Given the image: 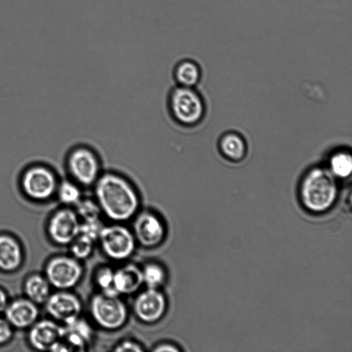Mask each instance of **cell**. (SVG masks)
<instances>
[{
	"label": "cell",
	"instance_id": "1",
	"mask_svg": "<svg viewBox=\"0 0 352 352\" xmlns=\"http://www.w3.org/2000/svg\"><path fill=\"white\" fill-rule=\"evenodd\" d=\"M101 212L115 221H124L138 212L140 198L133 181L123 173L104 170L92 186Z\"/></svg>",
	"mask_w": 352,
	"mask_h": 352
},
{
	"label": "cell",
	"instance_id": "2",
	"mask_svg": "<svg viewBox=\"0 0 352 352\" xmlns=\"http://www.w3.org/2000/svg\"><path fill=\"white\" fill-rule=\"evenodd\" d=\"M336 177L329 168L315 166L304 175L299 188V199L305 210L313 214L329 212L338 197Z\"/></svg>",
	"mask_w": 352,
	"mask_h": 352
},
{
	"label": "cell",
	"instance_id": "3",
	"mask_svg": "<svg viewBox=\"0 0 352 352\" xmlns=\"http://www.w3.org/2000/svg\"><path fill=\"white\" fill-rule=\"evenodd\" d=\"M166 102L170 117L181 126H196L204 118L205 104L195 88L175 85L168 93Z\"/></svg>",
	"mask_w": 352,
	"mask_h": 352
},
{
	"label": "cell",
	"instance_id": "4",
	"mask_svg": "<svg viewBox=\"0 0 352 352\" xmlns=\"http://www.w3.org/2000/svg\"><path fill=\"white\" fill-rule=\"evenodd\" d=\"M66 166L71 179L82 188H92L103 172L102 160L90 145L78 144L67 155Z\"/></svg>",
	"mask_w": 352,
	"mask_h": 352
},
{
	"label": "cell",
	"instance_id": "5",
	"mask_svg": "<svg viewBox=\"0 0 352 352\" xmlns=\"http://www.w3.org/2000/svg\"><path fill=\"white\" fill-rule=\"evenodd\" d=\"M89 310L94 322L101 328L109 331L121 328L128 318L126 306L119 296L102 292L91 298Z\"/></svg>",
	"mask_w": 352,
	"mask_h": 352
},
{
	"label": "cell",
	"instance_id": "6",
	"mask_svg": "<svg viewBox=\"0 0 352 352\" xmlns=\"http://www.w3.org/2000/svg\"><path fill=\"white\" fill-rule=\"evenodd\" d=\"M98 240L104 254L115 261H122L131 256L136 244L133 233L120 224L103 226Z\"/></svg>",
	"mask_w": 352,
	"mask_h": 352
},
{
	"label": "cell",
	"instance_id": "7",
	"mask_svg": "<svg viewBox=\"0 0 352 352\" xmlns=\"http://www.w3.org/2000/svg\"><path fill=\"white\" fill-rule=\"evenodd\" d=\"M83 268L79 260L74 256H58L50 259L45 267V277L50 285L67 290L80 280Z\"/></svg>",
	"mask_w": 352,
	"mask_h": 352
},
{
	"label": "cell",
	"instance_id": "8",
	"mask_svg": "<svg viewBox=\"0 0 352 352\" xmlns=\"http://www.w3.org/2000/svg\"><path fill=\"white\" fill-rule=\"evenodd\" d=\"M22 186L25 192L30 198L45 200L56 192L58 183L52 170L45 167L35 166L25 173Z\"/></svg>",
	"mask_w": 352,
	"mask_h": 352
},
{
	"label": "cell",
	"instance_id": "9",
	"mask_svg": "<svg viewBox=\"0 0 352 352\" xmlns=\"http://www.w3.org/2000/svg\"><path fill=\"white\" fill-rule=\"evenodd\" d=\"M166 305V297L159 289L146 287L135 297L133 310L140 321L150 324L163 317Z\"/></svg>",
	"mask_w": 352,
	"mask_h": 352
},
{
	"label": "cell",
	"instance_id": "10",
	"mask_svg": "<svg viewBox=\"0 0 352 352\" xmlns=\"http://www.w3.org/2000/svg\"><path fill=\"white\" fill-rule=\"evenodd\" d=\"M45 309L55 321L67 325L80 318L82 304L75 294L59 290L50 294L45 302Z\"/></svg>",
	"mask_w": 352,
	"mask_h": 352
},
{
	"label": "cell",
	"instance_id": "11",
	"mask_svg": "<svg viewBox=\"0 0 352 352\" xmlns=\"http://www.w3.org/2000/svg\"><path fill=\"white\" fill-rule=\"evenodd\" d=\"M80 220L76 211L62 208L50 220L48 233L52 240L59 245H69L79 234Z\"/></svg>",
	"mask_w": 352,
	"mask_h": 352
},
{
	"label": "cell",
	"instance_id": "12",
	"mask_svg": "<svg viewBox=\"0 0 352 352\" xmlns=\"http://www.w3.org/2000/svg\"><path fill=\"white\" fill-rule=\"evenodd\" d=\"M133 233L138 243L149 248L162 242L166 230L163 222L156 214L145 210L136 216Z\"/></svg>",
	"mask_w": 352,
	"mask_h": 352
},
{
	"label": "cell",
	"instance_id": "13",
	"mask_svg": "<svg viewBox=\"0 0 352 352\" xmlns=\"http://www.w3.org/2000/svg\"><path fill=\"white\" fill-rule=\"evenodd\" d=\"M30 327L28 340L33 348L38 351H56L63 336V326L55 320H43Z\"/></svg>",
	"mask_w": 352,
	"mask_h": 352
},
{
	"label": "cell",
	"instance_id": "14",
	"mask_svg": "<svg viewBox=\"0 0 352 352\" xmlns=\"http://www.w3.org/2000/svg\"><path fill=\"white\" fill-rule=\"evenodd\" d=\"M4 312L6 320L17 329L30 327L38 316L36 304L28 298L14 300L8 305Z\"/></svg>",
	"mask_w": 352,
	"mask_h": 352
},
{
	"label": "cell",
	"instance_id": "15",
	"mask_svg": "<svg viewBox=\"0 0 352 352\" xmlns=\"http://www.w3.org/2000/svg\"><path fill=\"white\" fill-rule=\"evenodd\" d=\"M143 284L142 269L127 263L114 270L113 285L119 296L136 292Z\"/></svg>",
	"mask_w": 352,
	"mask_h": 352
},
{
	"label": "cell",
	"instance_id": "16",
	"mask_svg": "<svg viewBox=\"0 0 352 352\" xmlns=\"http://www.w3.org/2000/svg\"><path fill=\"white\" fill-rule=\"evenodd\" d=\"M22 262V251L19 243L12 236L0 235V270H16Z\"/></svg>",
	"mask_w": 352,
	"mask_h": 352
},
{
	"label": "cell",
	"instance_id": "17",
	"mask_svg": "<svg viewBox=\"0 0 352 352\" xmlns=\"http://www.w3.org/2000/svg\"><path fill=\"white\" fill-rule=\"evenodd\" d=\"M201 77V71L199 64L192 59H182L174 67L173 78L176 85L192 87L199 83Z\"/></svg>",
	"mask_w": 352,
	"mask_h": 352
},
{
	"label": "cell",
	"instance_id": "18",
	"mask_svg": "<svg viewBox=\"0 0 352 352\" xmlns=\"http://www.w3.org/2000/svg\"><path fill=\"white\" fill-rule=\"evenodd\" d=\"M219 148L226 158L234 162L242 160L247 152L244 140L235 133L223 135L219 142Z\"/></svg>",
	"mask_w": 352,
	"mask_h": 352
},
{
	"label": "cell",
	"instance_id": "19",
	"mask_svg": "<svg viewBox=\"0 0 352 352\" xmlns=\"http://www.w3.org/2000/svg\"><path fill=\"white\" fill-rule=\"evenodd\" d=\"M50 284L46 277L34 274L25 282L24 291L29 300L36 305L45 303L50 296Z\"/></svg>",
	"mask_w": 352,
	"mask_h": 352
},
{
	"label": "cell",
	"instance_id": "20",
	"mask_svg": "<svg viewBox=\"0 0 352 352\" xmlns=\"http://www.w3.org/2000/svg\"><path fill=\"white\" fill-rule=\"evenodd\" d=\"M142 269L143 284L147 288L159 289L166 280L164 267L157 263H148Z\"/></svg>",
	"mask_w": 352,
	"mask_h": 352
},
{
	"label": "cell",
	"instance_id": "21",
	"mask_svg": "<svg viewBox=\"0 0 352 352\" xmlns=\"http://www.w3.org/2000/svg\"><path fill=\"white\" fill-rule=\"evenodd\" d=\"M329 170L336 177H348L352 171L351 155L344 151L334 153L329 160Z\"/></svg>",
	"mask_w": 352,
	"mask_h": 352
},
{
	"label": "cell",
	"instance_id": "22",
	"mask_svg": "<svg viewBox=\"0 0 352 352\" xmlns=\"http://www.w3.org/2000/svg\"><path fill=\"white\" fill-rule=\"evenodd\" d=\"M82 188L72 179H65L57 186L60 201L66 205H76L82 199Z\"/></svg>",
	"mask_w": 352,
	"mask_h": 352
},
{
	"label": "cell",
	"instance_id": "23",
	"mask_svg": "<svg viewBox=\"0 0 352 352\" xmlns=\"http://www.w3.org/2000/svg\"><path fill=\"white\" fill-rule=\"evenodd\" d=\"M113 276L114 270L109 266H102L96 270L94 280L100 292L107 295L119 296L114 288Z\"/></svg>",
	"mask_w": 352,
	"mask_h": 352
},
{
	"label": "cell",
	"instance_id": "24",
	"mask_svg": "<svg viewBox=\"0 0 352 352\" xmlns=\"http://www.w3.org/2000/svg\"><path fill=\"white\" fill-rule=\"evenodd\" d=\"M76 206V212L81 221L98 220L102 212L96 200L90 199L82 198Z\"/></svg>",
	"mask_w": 352,
	"mask_h": 352
},
{
	"label": "cell",
	"instance_id": "25",
	"mask_svg": "<svg viewBox=\"0 0 352 352\" xmlns=\"http://www.w3.org/2000/svg\"><path fill=\"white\" fill-rule=\"evenodd\" d=\"M94 243L93 239L79 234L69 244L72 256L78 260L87 258L93 251Z\"/></svg>",
	"mask_w": 352,
	"mask_h": 352
},
{
	"label": "cell",
	"instance_id": "26",
	"mask_svg": "<svg viewBox=\"0 0 352 352\" xmlns=\"http://www.w3.org/2000/svg\"><path fill=\"white\" fill-rule=\"evenodd\" d=\"M100 219L94 221H80L79 234L85 235L94 241L98 239L102 228Z\"/></svg>",
	"mask_w": 352,
	"mask_h": 352
},
{
	"label": "cell",
	"instance_id": "27",
	"mask_svg": "<svg viewBox=\"0 0 352 352\" xmlns=\"http://www.w3.org/2000/svg\"><path fill=\"white\" fill-rule=\"evenodd\" d=\"M113 351L117 352H139L142 351L143 348L135 340H124L120 342L116 346H114Z\"/></svg>",
	"mask_w": 352,
	"mask_h": 352
},
{
	"label": "cell",
	"instance_id": "28",
	"mask_svg": "<svg viewBox=\"0 0 352 352\" xmlns=\"http://www.w3.org/2000/svg\"><path fill=\"white\" fill-rule=\"evenodd\" d=\"M12 326L6 320L0 317V344L9 341L12 336Z\"/></svg>",
	"mask_w": 352,
	"mask_h": 352
},
{
	"label": "cell",
	"instance_id": "29",
	"mask_svg": "<svg viewBox=\"0 0 352 352\" xmlns=\"http://www.w3.org/2000/svg\"><path fill=\"white\" fill-rule=\"evenodd\" d=\"M153 351H158V352H165V351H173V352H177L179 351V349L177 348V346L170 344V343H162L155 346L154 349H153Z\"/></svg>",
	"mask_w": 352,
	"mask_h": 352
},
{
	"label": "cell",
	"instance_id": "30",
	"mask_svg": "<svg viewBox=\"0 0 352 352\" xmlns=\"http://www.w3.org/2000/svg\"><path fill=\"white\" fill-rule=\"evenodd\" d=\"M8 305L6 294L0 289V313L4 312Z\"/></svg>",
	"mask_w": 352,
	"mask_h": 352
}]
</instances>
